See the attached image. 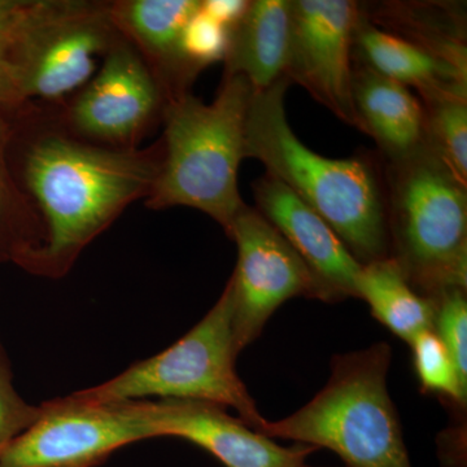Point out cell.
<instances>
[{"label":"cell","instance_id":"1","mask_svg":"<svg viewBox=\"0 0 467 467\" xmlns=\"http://www.w3.org/2000/svg\"><path fill=\"white\" fill-rule=\"evenodd\" d=\"M14 107L11 164L45 226L36 275H67L79 254L134 202L149 198L162 164L161 140L116 149L70 133L55 104Z\"/></svg>","mask_w":467,"mask_h":467},{"label":"cell","instance_id":"2","mask_svg":"<svg viewBox=\"0 0 467 467\" xmlns=\"http://www.w3.org/2000/svg\"><path fill=\"white\" fill-rule=\"evenodd\" d=\"M285 77L252 92L245 119V159L317 212L361 265L391 256L386 193L368 159H330L301 142L288 124Z\"/></svg>","mask_w":467,"mask_h":467},{"label":"cell","instance_id":"3","mask_svg":"<svg viewBox=\"0 0 467 467\" xmlns=\"http://www.w3.org/2000/svg\"><path fill=\"white\" fill-rule=\"evenodd\" d=\"M254 88L223 76L212 103L192 92L169 100L162 113V164L144 205L155 211L198 209L225 230L244 207L238 171L245 159V119Z\"/></svg>","mask_w":467,"mask_h":467},{"label":"cell","instance_id":"4","mask_svg":"<svg viewBox=\"0 0 467 467\" xmlns=\"http://www.w3.org/2000/svg\"><path fill=\"white\" fill-rule=\"evenodd\" d=\"M391 358L384 342L335 356L327 383L308 404L284 420H265L256 432L326 448L346 467H413L387 387Z\"/></svg>","mask_w":467,"mask_h":467},{"label":"cell","instance_id":"5","mask_svg":"<svg viewBox=\"0 0 467 467\" xmlns=\"http://www.w3.org/2000/svg\"><path fill=\"white\" fill-rule=\"evenodd\" d=\"M389 247L405 278L429 299L467 285V193L429 147L389 171Z\"/></svg>","mask_w":467,"mask_h":467},{"label":"cell","instance_id":"6","mask_svg":"<svg viewBox=\"0 0 467 467\" xmlns=\"http://www.w3.org/2000/svg\"><path fill=\"white\" fill-rule=\"evenodd\" d=\"M239 356L233 331L229 284L198 325L173 346L153 358L135 362L106 382L73 392L94 402L195 400L234 409L250 429L265 422L256 402L236 373Z\"/></svg>","mask_w":467,"mask_h":467},{"label":"cell","instance_id":"7","mask_svg":"<svg viewBox=\"0 0 467 467\" xmlns=\"http://www.w3.org/2000/svg\"><path fill=\"white\" fill-rule=\"evenodd\" d=\"M119 36L110 2L32 0L7 43L21 103H64Z\"/></svg>","mask_w":467,"mask_h":467},{"label":"cell","instance_id":"8","mask_svg":"<svg viewBox=\"0 0 467 467\" xmlns=\"http://www.w3.org/2000/svg\"><path fill=\"white\" fill-rule=\"evenodd\" d=\"M153 439L146 400L94 402L75 393L41 404L0 467H97L116 451Z\"/></svg>","mask_w":467,"mask_h":467},{"label":"cell","instance_id":"9","mask_svg":"<svg viewBox=\"0 0 467 467\" xmlns=\"http://www.w3.org/2000/svg\"><path fill=\"white\" fill-rule=\"evenodd\" d=\"M230 238L238 245V264L229 279L233 331L239 353L259 339L282 304L294 297L337 303L269 221L245 204L234 220Z\"/></svg>","mask_w":467,"mask_h":467},{"label":"cell","instance_id":"10","mask_svg":"<svg viewBox=\"0 0 467 467\" xmlns=\"http://www.w3.org/2000/svg\"><path fill=\"white\" fill-rule=\"evenodd\" d=\"M168 98L152 70L124 36L104 55L97 73L57 106L70 131L101 146L137 149L159 119Z\"/></svg>","mask_w":467,"mask_h":467},{"label":"cell","instance_id":"11","mask_svg":"<svg viewBox=\"0 0 467 467\" xmlns=\"http://www.w3.org/2000/svg\"><path fill=\"white\" fill-rule=\"evenodd\" d=\"M359 8L349 0H292L285 77L337 119L359 129L353 103L350 51Z\"/></svg>","mask_w":467,"mask_h":467},{"label":"cell","instance_id":"12","mask_svg":"<svg viewBox=\"0 0 467 467\" xmlns=\"http://www.w3.org/2000/svg\"><path fill=\"white\" fill-rule=\"evenodd\" d=\"M153 438L184 439L216 457L225 467H306L310 445L284 447L250 429L226 408L195 400H147Z\"/></svg>","mask_w":467,"mask_h":467},{"label":"cell","instance_id":"13","mask_svg":"<svg viewBox=\"0 0 467 467\" xmlns=\"http://www.w3.org/2000/svg\"><path fill=\"white\" fill-rule=\"evenodd\" d=\"M254 198L257 211L278 230L335 300L358 297L362 265L317 212L267 173L254 183Z\"/></svg>","mask_w":467,"mask_h":467},{"label":"cell","instance_id":"14","mask_svg":"<svg viewBox=\"0 0 467 467\" xmlns=\"http://www.w3.org/2000/svg\"><path fill=\"white\" fill-rule=\"evenodd\" d=\"M202 0H119L110 16L164 88L168 101L190 92L199 70L182 47L183 30Z\"/></svg>","mask_w":467,"mask_h":467},{"label":"cell","instance_id":"15","mask_svg":"<svg viewBox=\"0 0 467 467\" xmlns=\"http://www.w3.org/2000/svg\"><path fill=\"white\" fill-rule=\"evenodd\" d=\"M352 92L359 130L371 135L391 161L427 147L425 107L407 86L365 66L353 67Z\"/></svg>","mask_w":467,"mask_h":467},{"label":"cell","instance_id":"16","mask_svg":"<svg viewBox=\"0 0 467 467\" xmlns=\"http://www.w3.org/2000/svg\"><path fill=\"white\" fill-rule=\"evenodd\" d=\"M291 36V2L254 0L229 29L225 75L242 76L254 91L285 77Z\"/></svg>","mask_w":467,"mask_h":467},{"label":"cell","instance_id":"17","mask_svg":"<svg viewBox=\"0 0 467 467\" xmlns=\"http://www.w3.org/2000/svg\"><path fill=\"white\" fill-rule=\"evenodd\" d=\"M353 42L358 43L367 67L407 88L413 86L425 101L466 92V67L420 43L378 29L361 16Z\"/></svg>","mask_w":467,"mask_h":467},{"label":"cell","instance_id":"18","mask_svg":"<svg viewBox=\"0 0 467 467\" xmlns=\"http://www.w3.org/2000/svg\"><path fill=\"white\" fill-rule=\"evenodd\" d=\"M8 109H0V263L15 264L36 275L45 247V226L12 169L15 126Z\"/></svg>","mask_w":467,"mask_h":467},{"label":"cell","instance_id":"19","mask_svg":"<svg viewBox=\"0 0 467 467\" xmlns=\"http://www.w3.org/2000/svg\"><path fill=\"white\" fill-rule=\"evenodd\" d=\"M358 299L367 301L373 317L405 343L434 330L435 300L411 287L392 256L362 265Z\"/></svg>","mask_w":467,"mask_h":467},{"label":"cell","instance_id":"20","mask_svg":"<svg viewBox=\"0 0 467 467\" xmlns=\"http://www.w3.org/2000/svg\"><path fill=\"white\" fill-rule=\"evenodd\" d=\"M425 103L427 147L467 186L466 92L441 95Z\"/></svg>","mask_w":467,"mask_h":467},{"label":"cell","instance_id":"21","mask_svg":"<svg viewBox=\"0 0 467 467\" xmlns=\"http://www.w3.org/2000/svg\"><path fill=\"white\" fill-rule=\"evenodd\" d=\"M409 346L413 367L423 392L441 396L451 405L466 408L467 387L461 382L450 352L434 331L418 335Z\"/></svg>","mask_w":467,"mask_h":467},{"label":"cell","instance_id":"22","mask_svg":"<svg viewBox=\"0 0 467 467\" xmlns=\"http://www.w3.org/2000/svg\"><path fill=\"white\" fill-rule=\"evenodd\" d=\"M435 300L434 333L453 359L461 382L467 387V299L466 290L453 288Z\"/></svg>","mask_w":467,"mask_h":467},{"label":"cell","instance_id":"23","mask_svg":"<svg viewBox=\"0 0 467 467\" xmlns=\"http://www.w3.org/2000/svg\"><path fill=\"white\" fill-rule=\"evenodd\" d=\"M41 416V405L24 400L14 386L11 362L0 344V459Z\"/></svg>","mask_w":467,"mask_h":467},{"label":"cell","instance_id":"24","mask_svg":"<svg viewBox=\"0 0 467 467\" xmlns=\"http://www.w3.org/2000/svg\"><path fill=\"white\" fill-rule=\"evenodd\" d=\"M182 47L190 63L202 72L211 64L225 60L229 27L202 14L199 8L184 27Z\"/></svg>","mask_w":467,"mask_h":467},{"label":"cell","instance_id":"25","mask_svg":"<svg viewBox=\"0 0 467 467\" xmlns=\"http://www.w3.org/2000/svg\"><path fill=\"white\" fill-rule=\"evenodd\" d=\"M248 5L247 0H202L201 9L202 14L230 29L244 16Z\"/></svg>","mask_w":467,"mask_h":467},{"label":"cell","instance_id":"26","mask_svg":"<svg viewBox=\"0 0 467 467\" xmlns=\"http://www.w3.org/2000/svg\"><path fill=\"white\" fill-rule=\"evenodd\" d=\"M9 36V34H8ZM8 36L0 41V109L21 106L14 67L8 57Z\"/></svg>","mask_w":467,"mask_h":467},{"label":"cell","instance_id":"27","mask_svg":"<svg viewBox=\"0 0 467 467\" xmlns=\"http://www.w3.org/2000/svg\"><path fill=\"white\" fill-rule=\"evenodd\" d=\"M30 2L32 0H0V41L15 29Z\"/></svg>","mask_w":467,"mask_h":467},{"label":"cell","instance_id":"28","mask_svg":"<svg viewBox=\"0 0 467 467\" xmlns=\"http://www.w3.org/2000/svg\"><path fill=\"white\" fill-rule=\"evenodd\" d=\"M306 467H313V466L306 465Z\"/></svg>","mask_w":467,"mask_h":467}]
</instances>
